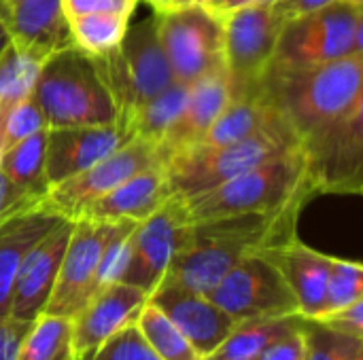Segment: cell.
<instances>
[{
	"mask_svg": "<svg viewBox=\"0 0 363 360\" xmlns=\"http://www.w3.org/2000/svg\"><path fill=\"white\" fill-rule=\"evenodd\" d=\"M9 45V34H6V28H4V23H0V53H2V49Z\"/></svg>",
	"mask_w": 363,
	"mask_h": 360,
	"instance_id": "cell-45",
	"label": "cell"
},
{
	"mask_svg": "<svg viewBox=\"0 0 363 360\" xmlns=\"http://www.w3.org/2000/svg\"><path fill=\"white\" fill-rule=\"evenodd\" d=\"M302 208L191 223L164 280L208 295L242 259L296 238Z\"/></svg>",
	"mask_w": 363,
	"mask_h": 360,
	"instance_id": "cell-1",
	"label": "cell"
},
{
	"mask_svg": "<svg viewBox=\"0 0 363 360\" xmlns=\"http://www.w3.org/2000/svg\"><path fill=\"white\" fill-rule=\"evenodd\" d=\"M4 17H6V4L0 0V23L4 21Z\"/></svg>",
	"mask_w": 363,
	"mask_h": 360,
	"instance_id": "cell-50",
	"label": "cell"
},
{
	"mask_svg": "<svg viewBox=\"0 0 363 360\" xmlns=\"http://www.w3.org/2000/svg\"><path fill=\"white\" fill-rule=\"evenodd\" d=\"M304 149L300 134L281 115L262 132L221 146H191L166 159V176L172 193L191 197L215 189L266 161Z\"/></svg>",
	"mask_w": 363,
	"mask_h": 360,
	"instance_id": "cell-4",
	"label": "cell"
},
{
	"mask_svg": "<svg viewBox=\"0 0 363 360\" xmlns=\"http://www.w3.org/2000/svg\"><path fill=\"white\" fill-rule=\"evenodd\" d=\"M338 0H274L272 2V11L277 13V17L287 23L291 19L311 15L315 11H321L330 4H334Z\"/></svg>",
	"mask_w": 363,
	"mask_h": 360,
	"instance_id": "cell-41",
	"label": "cell"
},
{
	"mask_svg": "<svg viewBox=\"0 0 363 360\" xmlns=\"http://www.w3.org/2000/svg\"><path fill=\"white\" fill-rule=\"evenodd\" d=\"M279 117L281 112L257 91L247 98H236L228 104V108L221 112V117L213 123V127L206 132V136L198 144L221 146V144L245 140L262 132L264 127H268Z\"/></svg>",
	"mask_w": 363,
	"mask_h": 360,
	"instance_id": "cell-24",
	"label": "cell"
},
{
	"mask_svg": "<svg viewBox=\"0 0 363 360\" xmlns=\"http://www.w3.org/2000/svg\"><path fill=\"white\" fill-rule=\"evenodd\" d=\"M4 4H6V8L9 6H15V4H19V2H26V0H2Z\"/></svg>",
	"mask_w": 363,
	"mask_h": 360,
	"instance_id": "cell-51",
	"label": "cell"
},
{
	"mask_svg": "<svg viewBox=\"0 0 363 360\" xmlns=\"http://www.w3.org/2000/svg\"><path fill=\"white\" fill-rule=\"evenodd\" d=\"M81 360H162L157 352L147 344L136 323L123 327L111 339H106L98 350Z\"/></svg>",
	"mask_w": 363,
	"mask_h": 360,
	"instance_id": "cell-35",
	"label": "cell"
},
{
	"mask_svg": "<svg viewBox=\"0 0 363 360\" xmlns=\"http://www.w3.org/2000/svg\"><path fill=\"white\" fill-rule=\"evenodd\" d=\"M32 323L17 320L13 316L0 318V360H17L21 342Z\"/></svg>",
	"mask_w": 363,
	"mask_h": 360,
	"instance_id": "cell-40",
	"label": "cell"
},
{
	"mask_svg": "<svg viewBox=\"0 0 363 360\" xmlns=\"http://www.w3.org/2000/svg\"><path fill=\"white\" fill-rule=\"evenodd\" d=\"M2 23L9 34V42L17 51L34 55L43 62L74 45L62 0L19 2L6 8Z\"/></svg>",
	"mask_w": 363,
	"mask_h": 360,
	"instance_id": "cell-21",
	"label": "cell"
},
{
	"mask_svg": "<svg viewBox=\"0 0 363 360\" xmlns=\"http://www.w3.org/2000/svg\"><path fill=\"white\" fill-rule=\"evenodd\" d=\"M351 55H359V57H363V8H359L357 21H355V32H353V47H351Z\"/></svg>",
	"mask_w": 363,
	"mask_h": 360,
	"instance_id": "cell-42",
	"label": "cell"
},
{
	"mask_svg": "<svg viewBox=\"0 0 363 360\" xmlns=\"http://www.w3.org/2000/svg\"><path fill=\"white\" fill-rule=\"evenodd\" d=\"M149 299L183 331L204 360L238 327V323L208 295L189 291L170 280H164Z\"/></svg>",
	"mask_w": 363,
	"mask_h": 360,
	"instance_id": "cell-15",
	"label": "cell"
},
{
	"mask_svg": "<svg viewBox=\"0 0 363 360\" xmlns=\"http://www.w3.org/2000/svg\"><path fill=\"white\" fill-rule=\"evenodd\" d=\"M132 136L119 125H81V127H49L47 136V178L53 185L68 180L113 151L125 144Z\"/></svg>",
	"mask_w": 363,
	"mask_h": 360,
	"instance_id": "cell-18",
	"label": "cell"
},
{
	"mask_svg": "<svg viewBox=\"0 0 363 360\" xmlns=\"http://www.w3.org/2000/svg\"><path fill=\"white\" fill-rule=\"evenodd\" d=\"M45 127H49V123H47L34 93H30L28 98H23L9 110V115L4 117V121L0 125V155L6 149H11L13 144L26 140L28 136H32Z\"/></svg>",
	"mask_w": 363,
	"mask_h": 360,
	"instance_id": "cell-34",
	"label": "cell"
},
{
	"mask_svg": "<svg viewBox=\"0 0 363 360\" xmlns=\"http://www.w3.org/2000/svg\"><path fill=\"white\" fill-rule=\"evenodd\" d=\"M47 197H36L19 189L2 170H0V219L9 216L17 210H23L28 206H34L38 202H45Z\"/></svg>",
	"mask_w": 363,
	"mask_h": 360,
	"instance_id": "cell-39",
	"label": "cell"
},
{
	"mask_svg": "<svg viewBox=\"0 0 363 360\" xmlns=\"http://www.w3.org/2000/svg\"><path fill=\"white\" fill-rule=\"evenodd\" d=\"M359 297H363V263L332 257L330 282H328V308L323 316L347 308Z\"/></svg>",
	"mask_w": 363,
	"mask_h": 360,
	"instance_id": "cell-33",
	"label": "cell"
},
{
	"mask_svg": "<svg viewBox=\"0 0 363 360\" xmlns=\"http://www.w3.org/2000/svg\"><path fill=\"white\" fill-rule=\"evenodd\" d=\"M223 17V57L232 85V100L257 91L259 81L274 62L283 21L272 4H245Z\"/></svg>",
	"mask_w": 363,
	"mask_h": 360,
	"instance_id": "cell-7",
	"label": "cell"
},
{
	"mask_svg": "<svg viewBox=\"0 0 363 360\" xmlns=\"http://www.w3.org/2000/svg\"><path fill=\"white\" fill-rule=\"evenodd\" d=\"M72 227H74L72 219H62L28 252L17 274L9 316L32 323L45 312L53 295L57 276H60L62 259H64L68 240L72 236Z\"/></svg>",
	"mask_w": 363,
	"mask_h": 360,
	"instance_id": "cell-16",
	"label": "cell"
},
{
	"mask_svg": "<svg viewBox=\"0 0 363 360\" xmlns=\"http://www.w3.org/2000/svg\"><path fill=\"white\" fill-rule=\"evenodd\" d=\"M17 360H79L74 354L72 318L43 312L32 320Z\"/></svg>",
	"mask_w": 363,
	"mask_h": 360,
	"instance_id": "cell-28",
	"label": "cell"
},
{
	"mask_svg": "<svg viewBox=\"0 0 363 360\" xmlns=\"http://www.w3.org/2000/svg\"><path fill=\"white\" fill-rule=\"evenodd\" d=\"M274 0H236L234 2V6L230 8V11H234V8H238V6H245V4H272Z\"/></svg>",
	"mask_w": 363,
	"mask_h": 360,
	"instance_id": "cell-44",
	"label": "cell"
},
{
	"mask_svg": "<svg viewBox=\"0 0 363 360\" xmlns=\"http://www.w3.org/2000/svg\"><path fill=\"white\" fill-rule=\"evenodd\" d=\"M283 274L285 282L289 284L300 316L315 320L325 314L328 308V282H330V265L332 257L319 252L296 238L270 246L262 250Z\"/></svg>",
	"mask_w": 363,
	"mask_h": 360,
	"instance_id": "cell-19",
	"label": "cell"
},
{
	"mask_svg": "<svg viewBox=\"0 0 363 360\" xmlns=\"http://www.w3.org/2000/svg\"><path fill=\"white\" fill-rule=\"evenodd\" d=\"M359 8L338 0L283 25L270 68H313L351 55Z\"/></svg>",
	"mask_w": 363,
	"mask_h": 360,
	"instance_id": "cell-11",
	"label": "cell"
},
{
	"mask_svg": "<svg viewBox=\"0 0 363 360\" xmlns=\"http://www.w3.org/2000/svg\"><path fill=\"white\" fill-rule=\"evenodd\" d=\"M117 227L119 221L108 223L91 216L74 219L72 236L62 259L60 276L45 312L74 318L85 308V303L98 291L102 257Z\"/></svg>",
	"mask_w": 363,
	"mask_h": 360,
	"instance_id": "cell-14",
	"label": "cell"
},
{
	"mask_svg": "<svg viewBox=\"0 0 363 360\" xmlns=\"http://www.w3.org/2000/svg\"><path fill=\"white\" fill-rule=\"evenodd\" d=\"M304 323V318H302ZM289 331L287 335L279 337L274 344H270L257 360H308V344H306V335H304V327Z\"/></svg>",
	"mask_w": 363,
	"mask_h": 360,
	"instance_id": "cell-36",
	"label": "cell"
},
{
	"mask_svg": "<svg viewBox=\"0 0 363 360\" xmlns=\"http://www.w3.org/2000/svg\"><path fill=\"white\" fill-rule=\"evenodd\" d=\"M43 66H45L43 59L17 51L11 42L2 49L0 53V125L17 102L34 93V85Z\"/></svg>",
	"mask_w": 363,
	"mask_h": 360,
	"instance_id": "cell-30",
	"label": "cell"
},
{
	"mask_svg": "<svg viewBox=\"0 0 363 360\" xmlns=\"http://www.w3.org/2000/svg\"><path fill=\"white\" fill-rule=\"evenodd\" d=\"M130 17L132 15L125 13H87L66 19L74 47L85 51L89 57H102L121 45L130 28Z\"/></svg>",
	"mask_w": 363,
	"mask_h": 360,
	"instance_id": "cell-29",
	"label": "cell"
},
{
	"mask_svg": "<svg viewBox=\"0 0 363 360\" xmlns=\"http://www.w3.org/2000/svg\"><path fill=\"white\" fill-rule=\"evenodd\" d=\"M208 297L236 323L300 316L289 284L264 252L242 259Z\"/></svg>",
	"mask_w": 363,
	"mask_h": 360,
	"instance_id": "cell-10",
	"label": "cell"
},
{
	"mask_svg": "<svg viewBox=\"0 0 363 360\" xmlns=\"http://www.w3.org/2000/svg\"><path fill=\"white\" fill-rule=\"evenodd\" d=\"M155 15L162 45L179 83L191 85L225 68L223 17L217 11L206 4H191Z\"/></svg>",
	"mask_w": 363,
	"mask_h": 360,
	"instance_id": "cell-8",
	"label": "cell"
},
{
	"mask_svg": "<svg viewBox=\"0 0 363 360\" xmlns=\"http://www.w3.org/2000/svg\"><path fill=\"white\" fill-rule=\"evenodd\" d=\"M189 95V85L174 81L168 89L145 102L125 123V132L134 138H143L162 146L164 138L181 117Z\"/></svg>",
	"mask_w": 363,
	"mask_h": 360,
	"instance_id": "cell-26",
	"label": "cell"
},
{
	"mask_svg": "<svg viewBox=\"0 0 363 360\" xmlns=\"http://www.w3.org/2000/svg\"><path fill=\"white\" fill-rule=\"evenodd\" d=\"M304 153L319 193H362L363 89L336 121L304 140Z\"/></svg>",
	"mask_w": 363,
	"mask_h": 360,
	"instance_id": "cell-9",
	"label": "cell"
},
{
	"mask_svg": "<svg viewBox=\"0 0 363 360\" xmlns=\"http://www.w3.org/2000/svg\"><path fill=\"white\" fill-rule=\"evenodd\" d=\"M172 195L174 193L170 189L166 168L157 166L134 174L117 189L96 199L81 216H91L108 223H117V221L143 223L151 214H155Z\"/></svg>",
	"mask_w": 363,
	"mask_h": 360,
	"instance_id": "cell-23",
	"label": "cell"
},
{
	"mask_svg": "<svg viewBox=\"0 0 363 360\" xmlns=\"http://www.w3.org/2000/svg\"><path fill=\"white\" fill-rule=\"evenodd\" d=\"M234 2L236 0H223V4H221V11H219V15H223V13H228L232 6H234Z\"/></svg>",
	"mask_w": 363,
	"mask_h": 360,
	"instance_id": "cell-48",
	"label": "cell"
},
{
	"mask_svg": "<svg viewBox=\"0 0 363 360\" xmlns=\"http://www.w3.org/2000/svg\"><path fill=\"white\" fill-rule=\"evenodd\" d=\"M302 327L308 344V360H351L362 344L359 339L349 337L321 320L304 318Z\"/></svg>",
	"mask_w": 363,
	"mask_h": 360,
	"instance_id": "cell-32",
	"label": "cell"
},
{
	"mask_svg": "<svg viewBox=\"0 0 363 360\" xmlns=\"http://www.w3.org/2000/svg\"><path fill=\"white\" fill-rule=\"evenodd\" d=\"M34 98L49 127L111 125L119 119L117 104L94 59L74 45L45 62Z\"/></svg>",
	"mask_w": 363,
	"mask_h": 360,
	"instance_id": "cell-5",
	"label": "cell"
},
{
	"mask_svg": "<svg viewBox=\"0 0 363 360\" xmlns=\"http://www.w3.org/2000/svg\"><path fill=\"white\" fill-rule=\"evenodd\" d=\"M147 344L162 360H204L183 331L149 299L136 320Z\"/></svg>",
	"mask_w": 363,
	"mask_h": 360,
	"instance_id": "cell-31",
	"label": "cell"
},
{
	"mask_svg": "<svg viewBox=\"0 0 363 360\" xmlns=\"http://www.w3.org/2000/svg\"><path fill=\"white\" fill-rule=\"evenodd\" d=\"M362 195H363V189H362Z\"/></svg>",
	"mask_w": 363,
	"mask_h": 360,
	"instance_id": "cell-53",
	"label": "cell"
},
{
	"mask_svg": "<svg viewBox=\"0 0 363 360\" xmlns=\"http://www.w3.org/2000/svg\"><path fill=\"white\" fill-rule=\"evenodd\" d=\"M321 320L323 325L349 335V337H355L363 342V297L355 299L353 303H349L347 308L342 310H336L323 318H317Z\"/></svg>",
	"mask_w": 363,
	"mask_h": 360,
	"instance_id": "cell-37",
	"label": "cell"
},
{
	"mask_svg": "<svg viewBox=\"0 0 363 360\" xmlns=\"http://www.w3.org/2000/svg\"><path fill=\"white\" fill-rule=\"evenodd\" d=\"M230 102H232V85L225 68L211 72L198 79L196 83H191L185 108L160 146L164 155V163L168 157L196 146L213 127V123L221 117V112L228 108Z\"/></svg>",
	"mask_w": 363,
	"mask_h": 360,
	"instance_id": "cell-22",
	"label": "cell"
},
{
	"mask_svg": "<svg viewBox=\"0 0 363 360\" xmlns=\"http://www.w3.org/2000/svg\"><path fill=\"white\" fill-rule=\"evenodd\" d=\"M345 2H349V4H353L357 8H363V0H345Z\"/></svg>",
	"mask_w": 363,
	"mask_h": 360,
	"instance_id": "cell-52",
	"label": "cell"
},
{
	"mask_svg": "<svg viewBox=\"0 0 363 360\" xmlns=\"http://www.w3.org/2000/svg\"><path fill=\"white\" fill-rule=\"evenodd\" d=\"M208 0H177V4H174V8L177 6H191V4H206Z\"/></svg>",
	"mask_w": 363,
	"mask_h": 360,
	"instance_id": "cell-46",
	"label": "cell"
},
{
	"mask_svg": "<svg viewBox=\"0 0 363 360\" xmlns=\"http://www.w3.org/2000/svg\"><path fill=\"white\" fill-rule=\"evenodd\" d=\"M351 360H363V342L359 344V348L355 350V354L351 356Z\"/></svg>",
	"mask_w": 363,
	"mask_h": 360,
	"instance_id": "cell-49",
	"label": "cell"
},
{
	"mask_svg": "<svg viewBox=\"0 0 363 360\" xmlns=\"http://www.w3.org/2000/svg\"><path fill=\"white\" fill-rule=\"evenodd\" d=\"M363 57L347 55L313 68H268L257 85L289 125L308 140L336 121L362 93Z\"/></svg>",
	"mask_w": 363,
	"mask_h": 360,
	"instance_id": "cell-2",
	"label": "cell"
},
{
	"mask_svg": "<svg viewBox=\"0 0 363 360\" xmlns=\"http://www.w3.org/2000/svg\"><path fill=\"white\" fill-rule=\"evenodd\" d=\"M47 136L49 127L28 136L0 155V170L26 193L47 197L51 182L47 178Z\"/></svg>",
	"mask_w": 363,
	"mask_h": 360,
	"instance_id": "cell-25",
	"label": "cell"
},
{
	"mask_svg": "<svg viewBox=\"0 0 363 360\" xmlns=\"http://www.w3.org/2000/svg\"><path fill=\"white\" fill-rule=\"evenodd\" d=\"M157 166H164L160 146L134 136L85 172L53 185L47 193V204L57 214L74 221L96 199L104 197L134 174Z\"/></svg>",
	"mask_w": 363,
	"mask_h": 360,
	"instance_id": "cell-12",
	"label": "cell"
},
{
	"mask_svg": "<svg viewBox=\"0 0 363 360\" xmlns=\"http://www.w3.org/2000/svg\"><path fill=\"white\" fill-rule=\"evenodd\" d=\"M317 187L308 172L304 149L266 161L215 189L185 197L191 223L238 214H272L304 206Z\"/></svg>",
	"mask_w": 363,
	"mask_h": 360,
	"instance_id": "cell-3",
	"label": "cell"
},
{
	"mask_svg": "<svg viewBox=\"0 0 363 360\" xmlns=\"http://www.w3.org/2000/svg\"><path fill=\"white\" fill-rule=\"evenodd\" d=\"M147 301L149 295L143 289L121 280L98 289L72 318L77 359L91 354L123 327L136 323Z\"/></svg>",
	"mask_w": 363,
	"mask_h": 360,
	"instance_id": "cell-17",
	"label": "cell"
},
{
	"mask_svg": "<svg viewBox=\"0 0 363 360\" xmlns=\"http://www.w3.org/2000/svg\"><path fill=\"white\" fill-rule=\"evenodd\" d=\"M302 316L291 318H266L238 323L232 335L206 360H257V356L274 344L279 337L298 329Z\"/></svg>",
	"mask_w": 363,
	"mask_h": 360,
	"instance_id": "cell-27",
	"label": "cell"
},
{
	"mask_svg": "<svg viewBox=\"0 0 363 360\" xmlns=\"http://www.w3.org/2000/svg\"><path fill=\"white\" fill-rule=\"evenodd\" d=\"M189 225L185 197L174 193L155 214L138 223L132 231L121 282L134 284L151 297L164 282Z\"/></svg>",
	"mask_w": 363,
	"mask_h": 360,
	"instance_id": "cell-13",
	"label": "cell"
},
{
	"mask_svg": "<svg viewBox=\"0 0 363 360\" xmlns=\"http://www.w3.org/2000/svg\"><path fill=\"white\" fill-rule=\"evenodd\" d=\"M221 4H223V0H208V2H206V6L213 8V11H217V13L221 11Z\"/></svg>",
	"mask_w": 363,
	"mask_h": 360,
	"instance_id": "cell-47",
	"label": "cell"
},
{
	"mask_svg": "<svg viewBox=\"0 0 363 360\" xmlns=\"http://www.w3.org/2000/svg\"><path fill=\"white\" fill-rule=\"evenodd\" d=\"M66 216L57 214L47 199L0 219V318L11 312L13 289L28 252Z\"/></svg>",
	"mask_w": 363,
	"mask_h": 360,
	"instance_id": "cell-20",
	"label": "cell"
},
{
	"mask_svg": "<svg viewBox=\"0 0 363 360\" xmlns=\"http://www.w3.org/2000/svg\"><path fill=\"white\" fill-rule=\"evenodd\" d=\"M91 59L117 104V123L123 129L145 102L177 81L160 38L155 13L128 28L121 45L113 53Z\"/></svg>",
	"mask_w": 363,
	"mask_h": 360,
	"instance_id": "cell-6",
	"label": "cell"
},
{
	"mask_svg": "<svg viewBox=\"0 0 363 360\" xmlns=\"http://www.w3.org/2000/svg\"><path fill=\"white\" fill-rule=\"evenodd\" d=\"M155 13H162V11H170V8H174V4H177V0H145Z\"/></svg>",
	"mask_w": 363,
	"mask_h": 360,
	"instance_id": "cell-43",
	"label": "cell"
},
{
	"mask_svg": "<svg viewBox=\"0 0 363 360\" xmlns=\"http://www.w3.org/2000/svg\"><path fill=\"white\" fill-rule=\"evenodd\" d=\"M140 0H62L66 17L87 13H125L132 15Z\"/></svg>",
	"mask_w": 363,
	"mask_h": 360,
	"instance_id": "cell-38",
	"label": "cell"
}]
</instances>
